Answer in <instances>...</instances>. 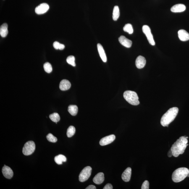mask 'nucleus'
Listing matches in <instances>:
<instances>
[{
    "instance_id": "24",
    "label": "nucleus",
    "mask_w": 189,
    "mask_h": 189,
    "mask_svg": "<svg viewBox=\"0 0 189 189\" xmlns=\"http://www.w3.org/2000/svg\"><path fill=\"white\" fill-rule=\"evenodd\" d=\"M75 127L72 126H70L68 129L67 130V137L69 138L72 137L75 133Z\"/></svg>"
},
{
    "instance_id": "22",
    "label": "nucleus",
    "mask_w": 189,
    "mask_h": 189,
    "mask_svg": "<svg viewBox=\"0 0 189 189\" xmlns=\"http://www.w3.org/2000/svg\"><path fill=\"white\" fill-rule=\"evenodd\" d=\"M120 15L119 9L118 6H115L113 9L112 13V18L113 20L116 21L117 20Z\"/></svg>"
},
{
    "instance_id": "2",
    "label": "nucleus",
    "mask_w": 189,
    "mask_h": 189,
    "mask_svg": "<svg viewBox=\"0 0 189 189\" xmlns=\"http://www.w3.org/2000/svg\"><path fill=\"white\" fill-rule=\"evenodd\" d=\"M179 111L178 108L173 107L170 108L163 115L161 121V125L163 127H168L171 122L175 119Z\"/></svg>"
},
{
    "instance_id": "5",
    "label": "nucleus",
    "mask_w": 189,
    "mask_h": 189,
    "mask_svg": "<svg viewBox=\"0 0 189 189\" xmlns=\"http://www.w3.org/2000/svg\"><path fill=\"white\" fill-rule=\"evenodd\" d=\"M35 149V142L32 141H29L26 142L24 145L22 149V153L25 156H28L34 152Z\"/></svg>"
},
{
    "instance_id": "10",
    "label": "nucleus",
    "mask_w": 189,
    "mask_h": 189,
    "mask_svg": "<svg viewBox=\"0 0 189 189\" xmlns=\"http://www.w3.org/2000/svg\"><path fill=\"white\" fill-rule=\"evenodd\" d=\"M2 172L3 175L6 178L10 179L14 175V172L12 169L9 167L4 165L2 168Z\"/></svg>"
},
{
    "instance_id": "15",
    "label": "nucleus",
    "mask_w": 189,
    "mask_h": 189,
    "mask_svg": "<svg viewBox=\"0 0 189 189\" xmlns=\"http://www.w3.org/2000/svg\"><path fill=\"white\" fill-rule=\"evenodd\" d=\"M186 9V7L183 4H177L172 6L171 11L173 12L177 13L184 12Z\"/></svg>"
},
{
    "instance_id": "28",
    "label": "nucleus",
    "mask_w": 189,
    "mask_h": 189,
    "mask_svg": "<svg viewBox=\"0 0 189 189\" xmlns=\"http://www.w3.org/2000/svg\"><path fill=\"white\" fill-rule=\"evenodd\" d=\"M53 47L56 49H60L62 50L65 48V46L64 45L61 44L58 41L54 42L53 44Z\"/></svg>"
},
{
    "instance_id": "12",
    "label": "nucleus",
    "mask_w": 189,
    "mask_h": 189,
    "mask_svg": "<svg viewBox=\"0 0 189 189\" xmlns=\"http://www.w3.org/2000/svg\"><path fill=\"white\" fill-rule=\"evenodd\" d=\"M119 41L123 46L127 48L131 47L132 42L131 40L126 38L125 36H121L119 39Z\"/></svg>"
},
{
    "instance_id": "27",
    "label": "nucleus",
    "mask_w": 189,
    "mask_h": 189,
    "mask_svg": "<svg viewBox=\"0 0 189 189\" xmlns=\"http://www.w3.org/2000/svg\"><path fill=\"white\" fill-rule=\"evenodd\" d=\"M66 61L68 64L70 65L75 67L76 64L75 63V58L74 56H70L67 57Z\"/></svg>"
},
{
    "instance_id": "3",
    "label": "nucleus",
    "mask_w": 189,
    "mask_h": 189,
    "mask_svg": "<svg viewBox=\"0 0 189 189\" xmlns=\"http://www.w3.org/2000/svg\"><path fill=\"white\" fill-rule=\"evenodd\" d=\"M189 174V170L187 168L181 167L176 169L173 173L172 179L175 182L182 181Z\"/></svg>"
},
{
    "instance_id": "7",
    "label": "nucleus",
    "mask_w": 189,
    "mask_h": 189,
    "mask_svg": "<svg viewBox=\"0 0 189 189\" xmlns=\"http://www.w3.org/2000/svg\"><path fill=\"white\" fill-rule=\"evenodd\" d=\"M142 30L143 33L146 35L147 39L150 44L152 46H154L155 43L150 27L148 25H144L142 27Z\"/></svg>"
},
{
    "instance_id": "18",
    "label": "nucleus",
    "mask_w": 189,
    "mask_h": 189,
    "mask_svg": "<svg viewBox=\"0 0 189 189\" xmlns=\"http://www.w3.org/2000/svg\"><path fill=\"white\" fill-rule=\"evenodd\" d=\"M97 47L98 52L99 53L100 57H101L103 62H106L107 61V58H106V54L105 53L103 46L100 43H98L97 45Z\"/></svg>"
},
{
    "instance_id": "11",
    "label": "nucleus",
    "mask_w": 189,
    "mask_h": 189,
    "mask_svg": "<svg viewBox=\"0 0 189 189\" xmlns=\"http://www.w3.org/2000/svg\"><path fill=\"white\" fill-rule=\"evenodd\" d=\"M146 60L145 58L142 56H138L135 60V66L137 68L142 69L143 68L146 64Z\"/></svg>"
},
{
    "instance_id": "8",
    "label": "nucleus",
    "mask_w": 189,
    "mask_h": 189,
    "mask_svg": "<svg viewBox=\"0 0 189 189\" xmlns=\"http://www.w3.org/2000/svg\"><path fill=\"white\" fill-rule=\"evenodd\" d=\"M49 6L46 3H42L35 8V12L38 14H45L48 10Z\"/></svg>"
},
{
    "instance_id": "32",
    "label": "nucleus",
    "mask_w": 189,
    "mask_h": 189,
    "mask_svg": "<svg viewBox=\"0 0 189 189\" xmlns=\"http://www.w3.org/2000/svg\"><path fill=\"white\" fill-rule=\"evenodd\" d=\"M96 187L94 185H90L89 186H88L87 187V188L85 189H96Z\"/></svg>"
},
{
    "instance_id": "26",
    "label": "nucleus",
    "mask_w": 189,
    "mask_h": 189,
    "mask_svg": "<svg viewBox=\"0 0 189 189\" xmlns=\"http://www.w3.org/2000/svg\"><path fill=\"white\" fill-rule=\"evenodd\" d=\"M43 68L46 72L49 73L52 72V67L51 64L49 62H46L43 65Z\"/></svg>"
},
{
    "instance_id": "16",
    "label": "nucleus",
    "mask_w": 189,
    "mask_h": 189,
    "mask_svg": "<svg viewBox=\"0 0 189 189\" xmlns=\"http://www.w3.org/2000/svg\"><path fill=\"white\" fill-rule=\"evenodd\" d=\"M71 86L70 82L67 80H63L60 83L59 88L62 91H66L69 89Z\"/></svg>"
},
{
    "instance_id": "19",
    "label": "nucleus",
    "mask_w": 189,
    "mask_h": 189,
    "mask_svg": "<svg viewBox=\"0 0 189 189\" xmlns=\"http://www.w3.org/2000/svg\"><path fill=\"white\" fill-rule=\"evenodd\" d=\"M8 25L6 23H4L0 27V35L3 38H5L8 35Z\"/></svg>"
},
{
    "instance_id": "21",
    "label": "nucleus",
    "mask_w": 189,
    "mask_h": 189,
    "mask_svg": "<svg viewBox=\"0 0 189 189\" xmlns=\"http://www.w3.org/2000/svg\"><path fill=\"white\" fill-rule=\"evenodd\" d=\"M78 107L76 105H70L68 106V112L72 116L76 115L78 112Z\"/></svg>"
},
{
    "instance_id": "25",
    "label": "nucleus",
    "mask_w": 189,
    "mask_h": 189,
    "mask_svg": "<svg viewBox=\"0 0 189 189\" xmlns=\"http://www.w3.org/2000/svg\"><path fill=\"white\" fill-rule=\"evenodd\" d=\"M123 30L124 31L127 32L129 34H132L133 32V27L130 24H126L123 27Z\"/></svg>"
},
{
    "instance_id": "20",
    "label": "nucleus",
    "mask_w": 189,
    "mask_h": 189,
    "mask_svg": "<svg viewBox=\"0 0 189 189\" xmlns=\"http://www.w3.org/2000/svg\"><path fill=\"white\" fill-rule=\"evenodd\" d=\"M54 161L56 164L58 165H61L62 164L63 162H66L67 161V159L64 155L59 154L55 157Z\"/></svg>"
},
{
    "instance_id": "34",
    "label": "nucleus",
    "mask_w": 189,
    "mask_h": 189,
    "mask_svg": "<svg viewBox=\"0 0 189 189\" xmlns=\"http://www.w3.org/2000/svg\"><path fill=\"white\" fill-rule=\"evenodd\" d=\"M187 177H189V174H188V176H187Z\"/></svg>"
},
{
    "instance_id": "30",
    "label": "nucleus",
    "mask_w": 189,
    "mask_h": 189,
    "mask_svg": "<svg viewBox=\"0 0 189 189\" xmlns=\"http://www.w3.org/2000/svg\"><path fill=\"white\" fill-rule=\"evenodd\" d=\"M149 188V182L147 180H145L142 184L141 187L142 189H148Z\"/></svg>"
},
{
    "instance_id": "17",
    "label": "nucleus",
    "mask_w": 189,
    "mask_h": 189,
    "mask_svg": "<svg viewBox=\"0 0 189 189\" xmlns=\"http://www.w3.org/2000/svg\"><path fill=\"white\" fill-rule=\"evenodd\" d=\"M104 180V174L102 172L99 173L97 174L93 179V182L97 185H100L102 183Z\"/></svg>"
},
{
    "instance_id": "13",
    "label": "nucleus",
    "mask_w": 189,
    "mask_h": 189,
    "mask_svg": "<svg viewBox=\"0 0 189 189\" xmlns=\"http://www.w3.org/2000/svg\"><path fill=\"white\" fill-rule=\"evenodd\" d=\"M131 175V169L130 167L127 168L124 171L122 175V178L124 182H127L130 181Z\"/></svg>"
},
{
    "instance_id": "23",
    "label": "nucleus",
    "mask_w": 189,
    "mask_h": 189,
    "mask_svg": "<svg viewBox=\"0 0 189 189\" xmlns=\"http://www.w3.org/2000/svg\"><path fill=\"white\" fill-rule=\"evenodd\" d=\"M49 118L53 122L57 123L60 120V118L59 114L57 113H54L50 114Z\"/></svg>"
},
{
    "instance_id": "9",
    "label": "nucleus",
    "mask_w": 189,
    "mask_h": 189,
    "mask_svg": "<svg viewBox=\"0 0 189 189\" xmlns=\"http://www.w3.org/2000/svg\"><path fill=\"white\" fill-rule=\"evenodd\" d=\"M115 135H111L103 137L100 140V144L101 146H105L109 144L112 143L115 140Z\"/></svg>"
},
{
    "instance_id": "1",
    "label": "nucleus",
    "mask_w": 189,
    "mask_h": 189,
    "mask_svg": "<svg viewBox=\"0 0 189 189\" xmlns=\"http://www.w3.org/2000/svg\"><path fill=\"white\" fill-rule=\"evenodd\" d=\"M188 140L185 136L181 137L177 140L171 148L173 156L177 157L179 155L183 154L188 145Z\"/></svg>"
},
{
    "instance_id": "6",
    "label": "nucleus",
    "mask_w": 189,
    "mask_h": 189,
    "mask_svg": "<svg viewBox=\"0 0 189 189\" xmlns=\"http://www.w3.org/2000/svg\"><path fill=\"white\" fill-rule=\"evenodd\" d=\"M91 171L92 168L90 166H87L84 168L79 175V181L81 182L86 181L91 175Z\"/></svg>"
},
{
    "instance_id": "31",
    "label": "nucleus",
    "mask_w": 189,
    "mask_h": 189,
    "mask_svg": "<svg viewBox=\"0 0 189 189\" xmlns=\"http://www.w3.org/2000/svg\"><path fill=\"white\" fill-rule=\"evenodd\" d=\"M103 189H113V187L112 185L110 184H108L105 186Z\"/></svg>"
},
{
    "instance_id": "33",
    "label": "nucleus",
    "mask_w": 189,
    "mask_h": 189,
    "mask_svg": "<svg viewBox=\"0 0 189 189\" xmlns=\"http://www.w3.org/2000/svg\"><path fill=\"white\" fill-rule=\"evenodd\" d=\"M167 156L169 157H171L173 156V153L171 150H169L168 152Z\"/></svg>"
},
{
    "instance_id": "4",
    "label": "nucleus",
    "mask_w": 189,
    "mask_h": 189,
    "mask_svg": "<svg viewBox=\"0 0 189 189\" xmlns=\"http://www.w3.org/2000/svg\"><path fill=\"white\" fill-rule=\"evenodd\" d=\"M123 97L124 99L131 104L137 106L140 104L138 95L135 91H126L124 92Z\"/></svg>"
},
{
    "instance_id": "29",
    "label": "nucleus",
    "mask_w": 189,
    "mask_h": 189,
    "mask_svg": "<svg viewBox=\"0 0 189 189\" xmlns=\"http://www.w3.org/2000/svg\"><path fill=\"white\" fill-rule=\"evenodd\" d=\"M46 138L48 141L52 142V143H56L57 141V138L56 137L53 135L52 134L49 133L47 135Z\"/></svg>"
},
{
    "instance_id": "14",
    "label": "nucleus",
    "mask_w": 189,
    "mask_h": 189,
    "mask_svg": "<svg viewBox=\"0 0 189 189\" xmlns=\"http://www.w3.org/2000/svg\"><path fill=\"white\" fill-rule=\"evenodd\" d=\"M178 35L181 41H185L189 40V34L186 30H180L178 32Z\"/></svg>"
}]
</instances>
